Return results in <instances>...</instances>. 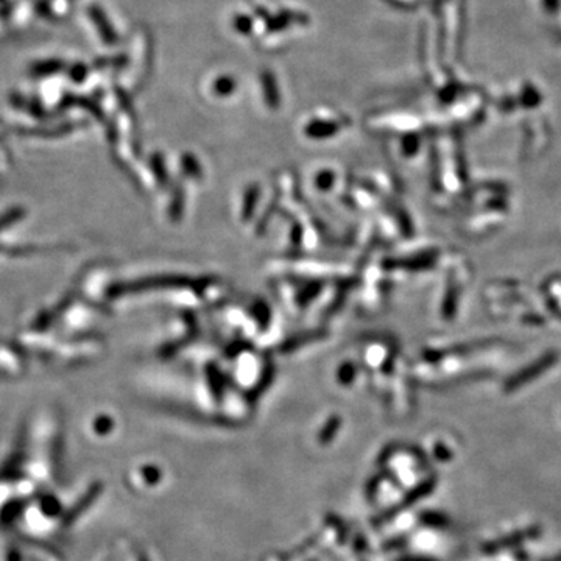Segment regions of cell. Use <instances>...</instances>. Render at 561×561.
<instances>
[{
    "label": "cell",
    "instance_id": "7a4b0ae2",
    "mask_svg": "<svg viewBox=\"0 0 561 561\" xmlns=\"http://www.w3.org/2000/svg\"><path fill=\"white\" fill-rule=\"evenodd\" d=\"M22 507H23V502H19V501L8 504L6 507L4 509V511H2V516H0V523H2L4 526L10 524L11 521H14L16 518L21 515Z\"/></svg>",
    "mask_w": 561,
    "mask_h": 561
},
{
    "label": "cell",
    "instance_id": "6da1fadb",
    "mask_svg": "<svg viewBox=\"0 0 561 561\" xmlns=\"http://www.w3.org/2000/svg\"><path fill=\"white\" fill-rule=\"evenodd\" d=\"M101 491V485H92L91 488H89V491L86 493L80 501H78L72 509H70L65 516H62V521H61V526L62 527H70L72 526L75 521L80 518L83 513L86 511V509H89L91 505L94 504V501H96V497L99 496V493Z\"/></svg>",
    "mask_w": 561,
    "mask_h": 561
}]
</instances>
